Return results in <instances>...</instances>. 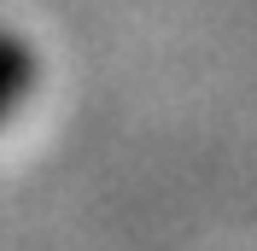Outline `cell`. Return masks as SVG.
Returning <instances> with one entry per match:
<instances>
[{
  "mask_svg": "<svg viewBox=\"0 0 257 251\" xmlns=\"http://www.w3.org/2000/svg\"><path fill=\"white\" fill-rule=\"evenodd\" d=\"M24 82H30V64H24V53H18V47H0V117L18 105Z\"/></svg>",
  "mask_w": 257,
  "mask_h": 251,
  "instance_id": "cell-1",
  "label": "cell"
}]
</instances>
